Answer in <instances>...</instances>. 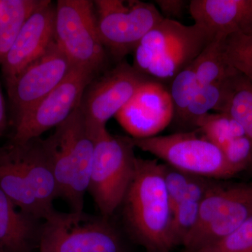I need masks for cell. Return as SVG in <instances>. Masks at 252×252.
<instances>
[{"mask_svg":"<svg viewBox=\"0 0 252 252\" xmlns=\"http://www.w3.org/2000/svg\"><path fill=\"white\" fill-rule=\"evenodd\" d=\"M122 206L127 230L146 252H170L172 209L157 159L136 158L133 178Z\"/></svg>","mask_w":252,"mask_h":252,"instance_id":"1","label":"cell"},{"mask_svg":"<svg viewBox=\"0 0 252 252\" xmlns=\"http://www.w3.org/2000/svg\"><path fill=\"white\" fill-rule=\"evenodd\" d=\"M41 142L57 184L59 198L67 201L72 212H84L95 140L87 130L80 107Z\"/></svg>","mask_w":252,"mask_h":252,"instance_id":"2","label":"cell"},{"mask_svg":"<svg viewBox=\"0 0 252 252\" xmlns=\"http://www.w3.org/2000/svg\"><path fill=\"white\" fill-rule=\"evenodd\" d=\"M215 36L194 23L165 19L147 34L134 52V67L169 87L171 81L201 54Z\"/></svg>","mask_w":252,"mask_h":252,"instance_id":"3","label":"cell"},{"mask_svg":"<svg viewBox=\"0 0 252 252\" xmlns=\"http://www.w3.org/2000/svg\"><path fill=\"white\" fill-rule=\"evenodd\" d=\"M132 137L111 135L106 129L95 139L89 189L102 217H109L119 207L135 171Z\"/></svg>","mask_w":252,"mask_h":252,"instance_id":"4","label":"cell"},{"mask_svg":"<svg viewBox=\"0 0 252 252\" xmlns=\"http://www.w3.org/2000/svg\"><path fill=\"white\" fill-rule=\"evenodd\" d=\"M132 140L137 148L186 173L212 180L237 175L227 163L221 149L198 130Z\"/></svg>","mask_w":252,"mask_h":252,"instance_id":"5","label":"cell"},{"mask_svg":"<svg viewBox=\"0 0 252 252\" xmlns=\"http://www.w3.org/2000/svg\"><path fill=\"white\" fill-rule=\"evenodd\" d=\"M55 40L74 67L99 73L107 64L94 1L59 0L55 6Z\"/></svg>","mask_w":252,"mask_h":252,"instance_id":"6","label":"cell"},{"mask_svg":"<svg viewBox=\"0 0 252 252\" xmlns=\"http://www.w3.org/2000/svg\"><path fill=\"white\" fill-rule=\"evenodd\" d=\"M39 252H126L108 220L82 212L56 211L41 227Z\"/></svg>","mask_w":252,"mask_h":252,"instance_id":"7","label":"cell"},{"mask_svg":"<svg viewBox=\"0 0 252 252\" xmlns=\"http://www.w3.org/2000/svg\"><path fill=\"white\" fill-rule=\"evenodd\" d=\"M97 28L102 44L117 63L132 54L164 18L152 3L137 0H96Z\"/></svg>","mask_w":252,"mask_h":252,"instance_id":"8","label":"cell"},{"mask_svg":"<svg viewBox=\"0 0 252 252\" xmlns=\"http://www.w3.org/2000/svg\"><path fill=\"white\" fill-rule=\"evenodd\" d=\"M149 81L153 80L124 60L91 81L79 107L87 130L94 140L107 129L109 119L116 117L141 86Z\"/></svg>","mask_w":252,"mask_h":252,"instance_id":"9","label":"cell"},{"mask_svg":"<svg viewBox=\"0 0 252 252\" xmlns=\"http://www.w3.org/2000/svg\"><path fill=\"white\" fill-rule=\"evenodd\" d=\"M96 74L86 68L73 67L56 89L15 119L11 142L26 143L39 138L46 131L62 124L80 105L86 88Z\"/></svg>","mask_w":252,"mask_h":252,"instance_id":"10","label":"cell"},{"mask_svg":"<svg viewBox=\"0 0 252 252\" xmlns=\"http://www.w3.org/2000/svg\"><path fill=\"white\" fill-rule=\"evenodd\" d=\"M73 67L55 40L42 56L28 66L7 87L16 119L56 89Z\"/></svg>","mask_w":252,"mask_h":252,"instance_id":"11","label":"cell"},{"mask_svg":"<svg viewBox=\"0 0 252 252\" xmlns=\"http://www.w3.org/2000/svg\"><path fill=\"white\" fill-rule=\"evenodd\" d=\"M173 104L169 87L155 81L143 84L116 116L132 138L157 136L172 124Z\"/></svg>","mask_w":252,"mask_h":252,"instance_id":"12","label":"cell"},{"mask_svg":"<svg viewBox=\"0 0 252 252\" xmlns=\"http://www.w3.org/2000/svg\"><path fill=\"white\" fill-rule=\"evenodd\" d=\"M55 10L51 1L42 0L23 25L1 63L7 87L55 41Z\"/></svg>","mask_w":252,"mask_h":252,"instance_id":"13","label":"cell"},{"mask_svg":"<svg viewBox=\"0 0 252 252\" xmlns=\"http://www.w3.org/2000/svg\"><path fill=\"white\" fill-rule=\"evenodd\" d=\"M252 216V183L233 184L224 205L202 229L191 232L182 243L183 252H196L216 243Z\"/></svg>","mask_w":252,"mask_h":252,"instance_id":"14","label":"cell"},{"mask_svg":"<svg viewBox=\"0 0 252 252\" xmlns=\"http://www.w3.org/2000/svg\"><path fill=\"white\" fill-rule=\"evenodd\" d=\"M188 9L194 23L215 37L252 33V0H191Z\"/></svg>","mask_w":252,"mask_h":252,"instance_id":"15","label":"cell"},{"mask_svg":"<svg viewBox=\"0 0 252 252\" xmlns=\"http://www.w3.org/2000/svg\"><path fill=\"white\" fill-rule=\"evenodd\" d=\"M0 190L21 211L39 220L49 218L32 190L19 145L12 142L0 147Z\"/></svg>","mask_w":252,"mask_h":252,"instance_id":"16","label":"cell"},{"mask_svg":"<svg viewBox=\"0 0 252 252\" xmlns=\"http://www.w3.org/2000/svg\"><path fill=\"white\" fill-rule=\"evenodd\" d=\"M40 220L21 211L0 190V249L5 252H32L39 246Z\"/></svg>","mask_w":252,"mask_h":252,"instance_id":"17","label":"cell"},{"mask_svg":"<svg viewBox=\"0 0 252 252\" xmlns=\"http://www.w3.org/2000/svg\"><path fill=\"white\" fill-rule=\"evenodd\" d=\"M214 111L226 113L238 121L252 146V84L250 81L239 73L228 78L221 99Z\"/></svg>","mask_w":252,"mask_h":252,"instance_id":"18","label":"cell"},{"mask_svg":"<svg viewBox=\"0 0 252 252\" xmlns=\"http://www.w3.org/2000/svg\"><path fill=\"white\" fill-rule=\"evenodd\" d=\"M42 0H0V64Z\"/></svg>","mask_w":252,"mask_h":252,"instance_id":"19","label":"cell"},{"mask_svg":"<svg viewBox=\"0 0 252 252\" xmlns=\"http://www.w3.org/2000/svg\"><path fill=\"white\" fill-rule=\"evenodd\" d=\"M223 38L215 37L192 62L199 89L238 73L225 62Z\"/></svg>","mask_w":252,"mask_h":252,"instance_id":"20","label":"cell"},{"mask_svg":"<svg viewBox=\"0 0 252 252\" xmlns=\"http://www.w3.org/2000/svg\"><path fill=\"white\" fill-rule=\"evenodd\" d=\"M228 78L199 89L177 126L182 128L181 132L196 130L199 119L209 114L210 111L215 110L223 95L225 81Z\"/></svg>","mask_w":252,"mask_h":252,"instance_id":"21","label":"cell"},{"mask_svg":"<svg viewBox=\"0 0 252 252\" xmlns=\"http://www.w3.org/2000/svg\"><path fill=\"white\" fill-rule=\"evenodd\" d=\"M196 130L220 149L230 141L245 135L240 123L226 113H209L199 119Z\"/></svg>","mask_w":252,"mask_h":252,"instance_id":"22","label":"cell"},{"mask_svg":"<svg viewBox=\"0 0 252 252\" xmlns=\"http://www.w3.org/2000/svg\"><path fill=\"white\" fill-rule=\"evenodd\" d=\"M222 45L227 64L252 84V33L225 36Z\"/></svg>","mask_w":252,"mask_h":252,"instance_id":"23","label":"cell"},{"mask_svg":"<svg viewBox=\"0 0 252 252\" xmlns=\"http://www.w3.org/2000/svg\"><path fill=\"white\" fill-rule=\"evenodd\" d=\"M198 90V81L191 63L179 73L169 85L174 108L172 123H175L176 126L180 124L187 107Z\"/></svg>","mask_w":252,"mask_h":252,"instance_id":"24","label":"cell"},{"mask_svg":"<svg viewBox=\"0 0 252 252\" xmlns=\"http://www.w3.org/2000/svg\"><path fill=\"white\" fill-rule=\"evenodd\" d=\"M200 202L185 198L172 211V237L175 247L182 245L187 235L198 223Z\"/></svg>","mask_w":252,"mask_h":252,"instance_id":"25","label":"cell"},{"mask_svg":"<svg viewBox=\"0 0 252 252\" xmlns=\"http://www.w3.org/2000/svg\"><path fill=\"white\" fill-rule=\"evenodd\" d=\"M196 252H252V216L230 234Z\"/></svg>","mask_w":252,"mask_h":252,"instance_id":"26","label":"cell"},{"mask_svg":"<svg viewBox=\"0 0 252 252\" xmlns=\"http://www.w3.org/2000/svg\"><path fill=\"white\" fill-rule=\"evenodd\" d=\"M227 163L236 174L251 166L252 146L246 136L230 141L221 149Z\"/></svg>","mask_w":252,"mask_h":252,"instance_id":"27","label":"cell"},{"mask_svg":"<svg viewBox=\"0 0 252 252\" xmlns=\"http://www.w3.org/2000/svg\"><path fill=\"white\" fill-rule=\"evenodd\" d=\"M162 175L172 211L185 197L189 180L192 175L162 163Z\"/></svg>","mask_w":252,"mask_h":252,"instance_id":"28","label":"cell"},{"mask_svg":"<svg viewBox=\"0 0 252 252\" xmlns=\"http://www.w3.org/2000/svg\"><path fill=\"white\" fill-rule=\"evenodd\" d=\"M189 1L185 0H157L159 11L165 19L175 20L182 17Z\"/></svg>","mask_w":252,"mask_h":252,"instance_id":"29","label":"cell"},{"mask_svg":"<svg viewBox=\"0 0 252 252\" xmlns=\"http://www.w3.org/2000/svg\"><path fill=\"white\" fill-rule=\"evenodd\" d=\"M6 127V115L4 97L0 89V137L4 134Z\"/></svg>","mask_w":252,"mask_h":252,"instance_id":"30","label":"cell"},{"mask_svg":"<svg viewBox=\"0 0 252 252\" xmlns=\"http://www.w3.org/2000/svg\"><path fill=\"white\" fill-rule=\"evenodd\" d=\"M0 252H5L4 250H1V249H0Z\"/></svg>","mask_w":252,"mask_h":252,"instance_id":"31","label":"cell"}]
</instances>
